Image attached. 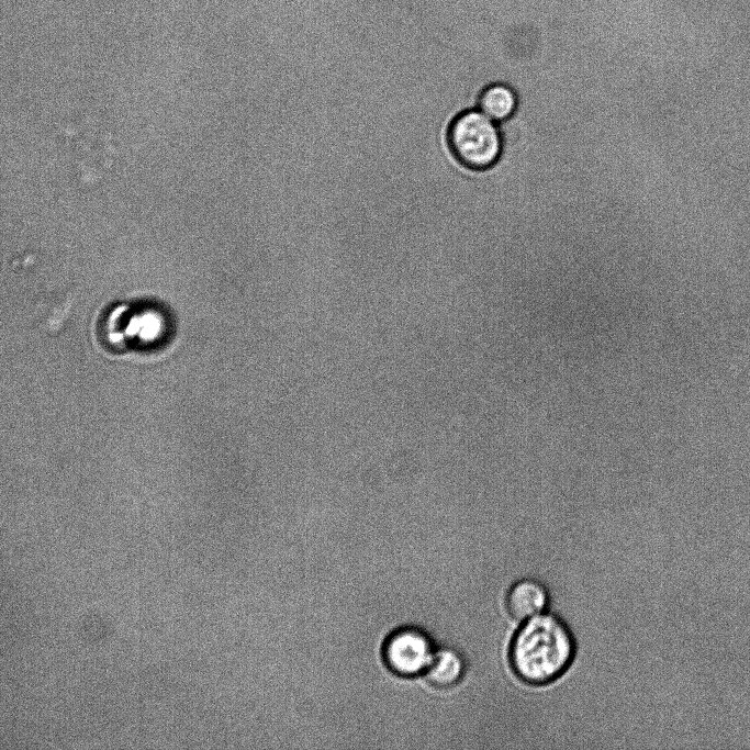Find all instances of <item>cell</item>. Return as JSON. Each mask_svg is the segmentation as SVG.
Returning <instances> with one entry per match:
<instances>
[{
    "label": "cell",
    "mask_w": 750,
    "mask_h": 750,
    "mask_svg": "<svg viewBox=\"0 0 750 750\" xmlns=\"http://www.w3.org/2000/svg\"><path fill=\"white\" fill-rule=\"evenodd\" d=\"M517 94L505 82H492L479 96V110L495 122L511 117L517 109Z\"/></svg>",
    "instance_id": "obj_5"
},
{
    "label": "cell",
    "mask_w": 750,
    "mask_h": 750,
    "mask_svg": "<svg viewBox=\"0 0 750 750\" xmlns=\"http://www.w3.org/2000/svg\"><path fill=\"white\" fill-rule=\"evenodd\" d=\"M573 653V639L563 622L540 613L523 622L516 631L510 647V662L520 680L544 684L568 669Z\"/></svg>",
    "instance_id": "obj_1"
},
{
    "label": "cell",
    "mask_w": 750,
    "mask_h": 750,
    "mask_svg": "<svg viewBox=\"0 0 750 750\" xmlns=\"http://www.w3.org/2000/svg\"><path fill=\"white\" fill-rule=\"evenodd\" d=\"M446 139L452 157L471 170L491 168L502 154L500 128L481 110H466L457 114L448 125Z\"/></svg>",
    "instance_id": "obj_2"
},
{
    "label": "cell",
    "mask_w": 750,
    "mask_h": 750,
    "mask_svg": "<svg viewBox=\"0 0 750 750\" xmlns=\"http://www.w3.org/2000/svg\"><path fill=\"white\" fill-rule=\"evenodd\" d=\"M547 603L546 589L533 579H524L513 584L506 597L510 615L522 622L544 613Z\"/></svg>",
    "instance_id": "obj_4"
},
{
    "label": "cell",
    "mask_w": 750,
    "mask_h": 750,
    "mask_svg": "<svg viewBox=\"0 0 750 750\" xmlns=\"http://www.w3.org/2000/svg\"><path fill=\"white\" fill-rule=\"evenodd\" d=\"M461 657L451 649L435 652L433 661L425 672L433 685L448 687L458 682L463 673Z\"/></svg>",
    "instance_id": "obj_6"
},
{
    "label": "cell",
    "mask_w": 750,
    "mask_h": 750,
    "mask_svg": "<svg viewBox=\"0 0 750 750\" xmlns=\"http://www.w3.org/2000/svg\"><path fill=\"white\" fill-rule=\"evenodd\" d=\"M430 639L415 628H403L392 634L384 646L387 665L400 675L426 672L435 656Z\"/></svg>",
    "instance_id": "obj_3"
}]
</instances>
